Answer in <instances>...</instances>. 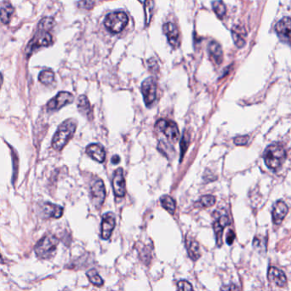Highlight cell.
Here are the masks:
<instances>
[{
    "label": "cell",
    "instance_id": "cell-19",
    "mask_svg": "<svg viewBox=\"0 0 291 291\" xmlns=\"http://www.w3.org/2000/svg\"><path fill=\"white\" fill-rule=\"evenodd\" d=\"M208 51H209V58L212 61L213 63H215L216 65L222 64L223 61V51L219 43L216 41L210 42Z\"/></svg>",
    "mask_w": 291,
    "mask_h": 291
},
{
    "label": "cell",
    "instance_id": "cell-38",
    "mask_svg": "<svg viewBox=\"0 0 291 291\" xmlns=\"http://www.w3.org/2000/svg\"><path fill=\"white\" fill-rule=\"evenodd\" d=\"M120 161V157H119L118 155H114L113 158H112V163H113V165H117V164H119Z\"/></svg>",
    "mask_w": 291,
    "mask_h": 291
},
{
    "label": "cell",
    "instance_id": "cell-4",
    "mask_svg": "<svg viewBox=\"0 0 291 291\" xmlns=\"http://www.w3.org/2000/svg\"><path fill=\"white\" fill-rule=\"evenodd\" d=\"M129 18L123 12H113L106 16L104 24L106 29L113 34H120L126 27Z\"/></svg>",
    "mask_w": 291,
    "mask_h": 291
},
{
    "label": "cell",
    "instance_id": "cell-1",
    "mask_svg": "<svg viewBox=\"0 0 291 291\" xmlns=\"http://www.w3.org/2000/svg\"><path fill=\"white\" fill-rule=\"evenodd\" d=\"M77 129V122L72 119H69L64 121L59 126L55 132V136L52 140V148L55 151H62L65 148L66 145L68 143L69 140L72 139Z\"/></svg>",
    "mask_w": 291,
    "mask_h": 291
},
{
    "label": "cell",
    "instance_id": "cell-39",
    "mask_svg": "<svg viewBox=\"0 0 291 291\" xmlns=\"http://www.w3.org/2000/svg\"><path fill=\"white\" fill-rule=\"evenodd\" d=\"M3 82H4V78H3V75H2V73L0 72V89H1V87H2Z\"/></svg>",
    "mask_w": 291,
    "mask_h": 291
},
{
    "label": "cell",
    "instance_id": "cell-12",
    "mask_svg": "<svg viewBox=\"0 0 291 291\" xmlns=\"http://www.w3.org/2000/svg\"><path fill=\"white\" fill-rule=\"evenodd\" d=\"M113 192L118 198H123L125 195V180L123 177V171L122 168H119L113 175Z\"/></svg>",
    "mask_w": 291,
    "mask_h": 291
},
{
    "label": "cell",
    "instance_id": "cell-3",
    "mask_svg": "<svg viewBox=\"0 0 291 291\" xmlns=\"http://www.w3.org/2000/svg\"><path fill=\"white\" fill-rule=\"evenodd\" d=\"M59 240L53 235H47L38 241L35 246V253L40 259H50L55 254Z\"/></svg>",
    "mask_w": 291,
    "mask_h": 291
},
{
    "label": "cell",
    "instance_id": "cell-34",
    "mask_svg": "<svg viewBox=\"0 0 291 291\" xmlns=\"http://www.w3.org/2000/svg\"><path fill=\"white\" fill-rule=\"evenodd\" d=\"M94 4H95V0H81L80 2H79L78 5L79 8L90 10V9H92Z\"/></svg>",
    "mask_w": 291,
    "mask_h": 291
},
{
    "label": "cell",
    "instance_id": "cell-15",
    "mask_svg": "<svg viewBox=\"0 0 291 291\" xmlns=\"http://www.w3.org/2000/svg\"><path fill=\"white\" fill-rule=\"evenodd\" d=\"M41 215L44 218H60L63 214V208L51 203H45L41 205Z\"/></svg>",
    "mask_w": 291,
    "mask_h": 291
},
{
    "label": "cell",
    "instance_id": "cell-13",
    "mask_svg": "<svg viewBox=\"0 0 291 291\" xmlns=\"http://www.w3.org/2000/svg\"><path fill=\"white\" fill-rule=\"evenodd\" d=\"M163 31L167 36L170 45H171L174 49L178 48L181 41H180V32L177 27L172 22H167L164 25Z\"/></svg>",
    "mask_w": 291,
    "mask_h": 291
},
{
    "label": "cell",
    "instance_id": "cell-35",
    "mask_svg": "<svg viewBox=\"0 0 291 291\" xmlns=\"http://www.w3.org/2000/svg\"><path fill=\"white\" fill-rule=\"evenodd\" d=\"M249 140V137H238L234 139V144L237 146H244L246 145L247 142Z\"/></svg>",
    "mask_w": 291,
    "mask_h": 291
},
{
    "label": "cell",
    "instance_id": "cell-29",
    "mask_svg": "<svg viewBox=\"0 0 291 291\" xmlns=\"http://www.w3.org/2000/svg\"><path fill=\"white\" fill-rule=\"evenodd\" d=\"M87 277H89V280L96 286H102L104 284V281L101 277L96 269H91L87 273Z\"/></svg>",
    "mask_w": 291,
    "mask_h": 291
},
{
    "label": "cell",
    "instance_id": "cell-25",
    "mask_svg": "<svg viewBox=\"0 0 291 291\" xmlns=\"http://www.w3.org/2000/svg\"><path fill=\"white\" fill-rule=\"evenodd\" d=\"M144 6V11H145V23L147 26L149 25L153 17V12H154V0H147Z\"/></svg>",
    "mask_w": 291,
    "mask_h": 291
},
{
    "label": "cell",
    "instance_id": "cell-8",
    "mask_svg": "<svg viewBox=\"0 0 291 291\" xmlns=\"http://www.w3.org/2000/svg\"><path fill=\"white\" fill-rule=\"evenodd\" d=\"M90 198L93 205L100 208L106 198V189L103 180L96 179L90 186Z\"/></svg>",
    "mask_w": 291,
    "mask_h": 291
},
{
    "label": "cell",
    "instance_id": "cell-10",
    "mask_svg": "<svg viewBox=\"0 0 291 291\" xmlns=\"http://www.w3.org/2000/svg\"><path fill=\"white\" fill-rule=\"evenodd\" d=\"M275 30L281 41L291 45V18H283L276 25Z\"/></svg>",
    "mask_w": 291,
    "mask_h": 291
},
{
    "label": "cell",
    "instance_id": "cell-30",
    "mask_svg": "<svg viewBox=\"0 0 291 291\" xmlns=\"http://www.w3.org/2000/svg\"><path fill=\"white\" fill-rule=\"evenodd\" d=\"M55 25V21L51 17L44 18L38 25V30L44 32H49L51 30Z\"/></svg>",
    "mask_w": 291,
    "mask_h": 291
},
{
    "label": "cell",
    "instance_id": "cell-17",
    "mask_svg": "<svg viewBox=\"0 0 291 291\" xmlns=\"http://www.w3.org/2000/svg\"><path fill=\"white\" fill-rule=\"evenodd\" d=\"M86 154L95 161L98 162V163H103L105 161L106 152L103 146L100 144L93 143L89 145L86 148Z\"/></svg>",
    "mask_w": 291,
    "mask_h": 291
},
{
    "label": "cell",
    "instance_id": "cell-24",
    "mask_svg": "<svg viewBox=\"0 0 291 291\" xmlns=\"http://www.w3.org/2000/svg\"><path fill=\"white\" fill-rule=\"evenodd\" d=\"M13 12H14V9L11 7V4L4 5V7L1 8L0 9V20L4 24L9 23Z\"/></svg>",
    "mask_w": 291,
    "mask_h": 291
},
{
    "label": "cell",
    "instance_id": "cell-33",
    "mask_svg": "<svg viewBox=\"0 0 291 291\" xmlns=\"http://www.w3.org/2000/svg\"><path fill=\"white\" fill-rule=\"evenodd\" d=\"M177 289L178 291H194L192 284L186 280L180 281L177 284Z\"/></svg>",
    "mask_w": 291,
    "mask_h": 291
},
{
    "label": "cell",
    "instance_id": "cell-28",
    "mask_svg": "<svg viewBox=\"0 0 291 291\" xmlns=\"http://www.w3.org/2000/svg\"><path fill=\"white\" fill-rule=\"evenodd\" d=\"M38 79L44 85H51L55 79V73L51 70H44L39 73Z\"/></svg>",
    "mask_w": 291,
    "mask_h": 291
},
{
    "label": "cell",
    "instance_id": "cell-7",
    "mask_svg": "<svg viewBox=\"0 0 291 291\" xmlns=\"http://www.w3.org/2000/svg\"><path fill=\"white\" fill-rule=\"evenodd\" d=\"M157 127L165 134V137L168 138L173 143H175L180 139V131L177 124L171 120H160L157 122Z\"/></svg>",
    "mask_w": 291,
    "mask_h": 291
},
{
    "label": "cell",
    "instance_id": "cell-22",
    "mask_svg": "<svg viewBox=\"0 0 291 291\" xmlns=\"http://www.w3.org/2000/svg\"><path fill=\"white\" fill-rule=\"evenodd\" d=\"M188 251L190 258L192 260H197L200 257V246L199 243L194 240H188Z\"/></svg>",
    "mask_w": 291,
    "mask_h": 291
},
{
    "label": "cell",
    "instance_id": "cell-40",
    "mask_svg": "<svg viewBox=\"0 0 291 291\" xmlns=\"http://www.w3.org/2000/svg\"><path fill=\"white\" fill-rule=\"evenodd\" d=\"M4 262V260H3V258H2V256L0 255V263H3Z\"/></svg>",
    "mask_w": 291,
    "mask_h": 291
},
{
    "label": "cell",
    "instance_id": "cell-36",
    "mask_svg": "<svg viewBox=\"0 0 291 291\" xmlns=\"http://www.w3.org/2000/svg\"><path fill=\"white\" fill-rule=\"evenodd\" d=\"M234 240H235V233L233 230H229V232L226 234V243L231 245V244H233Z\"/></svg>",
    "mask_w": 291,
    "mask_h": 291
},
{
    "label": "cell",
    "instance_id": "cell-6",
    "mask_svg": "<svg viewBox=\"0 0 291 291\" xmlns=\"http://www.w3.org/2000/svg\"><path fill=\"white\" fill-rule=\"evenodd\" d=\"M141 93L143 95L146 106L150 107L154 103L157 96V82L153 77L144 80L141 85Z\"/></svg>",
    "mask_w": 291,
    "mask_h": 291
},
{
    "label": "cell",
    "instance_id": "cell-26",
    "mask_svg": "<svg viewBox=\"0 0 291 291\" xmlns=\"http://www.w3.org/2000/svg\"><path fill=\"white\" fill-rule=\"evenodd\" d=\"M216 202V199L215 196L205 195L199 199V202L196 204V206L201 207V208H209V207L215 205Z\"/></svg>",
    "mask_w": 291,
    "mask_h": 291
},
{
    "label": "cell",
    "instance_id": "cell-14",
    "mask_svg": "<svg viewBox=\"0 0 291 291\" xmlns=\"http://www.w3.org/2000/svg\"><path fill=\"white\" fill-rule=\"evenodd\" d=\"M116 225V220L113 213L108 212L105 214L102 222V238L103 240H109L112 235L113 229Z\"/></svg>",
    "mask_w": 291,
    "mask_h": 291
},
{
    "label": "cell",
    "instance_id": "cell-41",
    "mask_svg": "<svg viewBox=\"0 0 291 291\" xmlns=\"http://www.w3.org/2000/svg\"><path fill=\"white\" fill-rule=\"evenodd\" d=\"M139 1H140V3H142V4H144V3H145V2L147 1V0H139Z\"/></svg>",
    "mask_w": 291,
    "mask_h": 291
},
{
    "label": "cell",
    "instance_id": "cell-21",
    "mask_svg": "<svg viewBox=\"0 0 291 291\" xmlns=\"http://www.w3.org/2000/svg\"><path fill=\"white\" fill-rule=\"evenodd\" d=\"M78 108H79V112L82 113L84 116H86L88 120H92V109H91L89 100L86 96H79V101H78Z\"/></svg>",
    "mask_w": 291,
    "mask_h": 291
},
{
    "label": "cell",
    "instance_id": "cell-18",
    "mask_svg": "<svg viewBox=\"0 0 291 291\" xmlns=\"http://www.w3.org/2000/svg\"><path fill=\"white\" fill-rule=\"evenodd\" d=\"M288 211H289V209H288V206L286 205L285 203L283 201H278L274 205L273 213H272L274 224L279 225L284 221V217L288 214Z\"/></svg>",
    "mask_w": 291,
    "mask_h": 291
},
{
    "label": "cell",
    "instance_id": "cell-32",
    "mask_svg": "<svg viewBox=\"0 0 291 291\" xmlns=\"http://www.w3.org/2000/svg\"><path fill=\"white\" fill-rule=\"evenodd\" d=\"M253 245L259 252H265L267 250V243L265 239H260L259 237H256L254 240Z\"/></svg>",
    "mask_w": 291,
    "mask_h": 291
},
{
    "label": "cell",
    "instance_id": "cell-5",
    "mask_svg": "<svg viewBox=\"0 0 291 291\" xmlns=\"http://www.w3.org/2000/svg\"><path fill=\"white\" fill-rule=\"evenodd\" d=\"M52 44V36L49 34V32L38 30V33L35 34L34 37L32 38L29 42L27 49H26V55L28 57L38 49L41 47H47Z\"/></svg>",
    "mask_w": 291,
    "mask_h": 291
},
{
    "label": "cell",
    "instance_id": "cell-27",
    "mask_svg": "<svg viewBox=\"0 0 291 291\" xmlns=\"http://www.w3.org/2000/svg\"><path fill=\"white\" fill-rule=\"evenodd\" d=\"M213 10L215 11L216 16L220 18L223 19V17L226 15V7L225 4L223 3L222 0H216L212 3Z\"/></svg>",
    "mask_w": 291,
    "mask_h": 291
},
{
    "label": "cell",
    "instance_id": "cell-23",
    "mask_svg": "<svg viewBox=\"0 0 291 291\" xmlns=\"http://www.w3.org/2000/svg\"><path fill=\"white\" fill-rule=\"evenodd\" d=\"M160 202H161L162 206H163L164 209H166L170 214L174 215L175 209H176V205H175V200L172 199L171 196H162Z\"/></svg>",
    "mask_w": 291,
    "mask_h": 291
},
{
    "label": "cell",
    "instance_id": "cell-9",
    "mask_svg": "<svg viewBox=\"0 0 291 291\" xmlns=\"http://www.w3.org/2000/svg\"><path fill=\"white\" fill-rule=\"evenodd\" d=\"M73 99L74 98L71 93L61 91L51 101H49V103H47V109L49 111H57L66 105L72 103Z\"/></svg>",
    "mask_w": 291,
    "mask_h": 291
},
{
    "label": "cell",
    "instance_id": "cell-20",
    "mask_svg": "<svg viewBox=\"0 0 291 291\" xmlns=\"http://www.w3.org/2000/svg\"><path fill=\"white\" fill-rule=\"evenodd\" d=\"M233 41L238 48H243L246 43V31L243 27L235 26L232 30Z\"/></svg>",
    "mask_w": 291,
    "mask_h": 291
},
{
    "label": "cell",
    "instance_id": "cell-11",
    "mask_svg": "<svg viewBox=\"0 0 291 291\" xmlns=\"http://www.w3.org/2000/svg\"><path fill=\"white\" fill-rule=\"evenodd\" d=\"M229 217L226 213H223L216 218L215 223L213 224L215 234H216V243L218 246H222L223 244V230L225 229L226 226L230 225Z\"/></svg>",
    "mask_w": 291,
    "mask_h": 291
},
{
    "label": "cell",
    "instance_id": "cell-37",
    "mask_svg": "<svg viewBox=\"0 0 291 291\" xmlns=\"http://www.w3.org/2000/svg\"><path fill=\"white\" fill-rule=\"evenodd\" d=\"M222 291H240V290L235 284H230V285L223 286L222 288Z\"/></svg>",
    "mask_w": 291,
    "mask_h": 291
},
{
    "label": "cell",
    "instance_id": "cell-2",
    "mask_svg": "<svg viewBox=\"0 0 291 291\" xmlns=\"http://www.w3.org/2000/svg\"><path fill=\"white\" fill-rule=\"evenodd\" d=\"M286 158L284 148L279 144H272L267 147L264 153V160L268 168L276 171L280 168Z\"/></svg>",
    "mask_w": 291,
    "mask_h": 291
},
{
    "label": "cell",
    "instance_id": "cell-31",
    "mask_svg": "<svg viewBox=\"0 0 291 291\" xmlns=\"http://www.w3.org/2000/svg\"><path fill=\"white\" fill-rule=\"evenodd\" d=\"M189 143H190V136H189V134L185 131L184 134H183V136H182V139H181V143H180V146H181V159H182L183 158V156L185 154L186 151L188 150V148Z\"/></svg>",
    "mask_w": 291,
    "mask_h": 291
},
{
    "label": "cell",
    "instance_id": "cell-16",
    "mask_svg": "<svg viewBox=\"0 0 291 291\" xmlns=\"http://www.w3.org/2000/svg\"><path fill=\"white\" fill-rule=\"evenodd\" d=\"M268 278L271 282L278 287H285L287 285V277L283 271L277 267H272L268 270Z\"/></svg>",
    "mask_w": 291,
    "mask_h": 291
}]
</instances>
